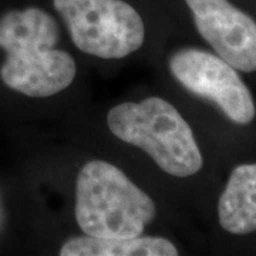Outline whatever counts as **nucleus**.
<instances>
[{"label":"nucleus","instance_id":"obj_3","mask_svg":"<svg viewBox=\"0 0 256 256\" xmlns=\"http://www.w3.org/2000/svg\"><path fill=\"white\" fill-rule=\"evenodd\" d=\"M116 137L144 150L166 174L185 178L201 171L202 156L188 122L174 106L160 97L122 102L107 114Z\"/></svg>","mask_w":256,"mask_h":256},{"label":"nucleus","instance_id":"obj_1","mask_svg":"<svg viewBox=\"0 0 256 256\" xmlns=\"http://www.w3.org/2000/svg\"><path fill=\"white\" fill-rule=\"evenodd\" d=\"M57 22L44 10H12L0 18V48L6 60L0 78L9 88L28 97H50L66 90L76 77V62L57 50Z\"/></svg>","mask_w":256,"mask_h":256},{"label":"nucleus","instance_id":"obj_4","mask_svg":"<svg viewBox=\"0 0 256 256\" xmlns=\"http://www.w3.org/2000/svg\"><path fill=\"white\" fill-rule=\"evenodd\" d=\"M74 46L100 58H122L146 38L144 22L124 0H53Z\"/></svg>","mask_w":256,"mask_h":256},{"label":"nucleus","instance_id":"obj_5","mask_svg":"<svg viewBox=\"0 0 256 256\" xmlns=\"http://www.w3.org/2000/svg\"><path fill=\"white\" fill-rule=\"evenodd\" d=\"M170 70L188 92L215 102L234 122L246 126L256 116L255 101L245 82L220 56L200 48H181L170 58Z\"/></svg>","mask_w":256,"mask_h":256},{"label":"nucleus","instance_id":"obj_7","mask_svg":"<svg viewBox=\"0 0 256 256\" xmlns=\"http://www.w3.org/2000/svg\"><path fill=\"white\" fill-rule=\"evenodd\" d=\"M220 224L234 235L256 230V164L236 166L218 202Z\"/></svg>","mask_w":256,"mask_h":256},{"label":"nucleus","instance_id":"obj_2","mask_svg":"<svg viewBox=\"0 0 256 256\" xmlns=\"http://www.w3.org/2000/svg\"><path fill=\"white\" fill-rule=\"evenodd\" d=\"M76 220L96 238H134L156 216V204L116 165L92 160L76 182Z\"/></svg>","mask_w":256,"mask_h":256},{"label":"nucleus","instance_id":"obj_6","mask_svg":"<svg viewBox=\"0 0 256 256\" xmlns=\"http://www.w3.org/2000/svg\"><path fill=\"white\" fill-rule=\"evenodd\" d=\"M195 28L234 68L256 72V22L228 0H185Z\"/></svg>","mask_w":256,"mask_h":256},{"label":"nucleus","instance_id":"obj_8","mask_svg":"<svg viewBox=\"0 0 256 256\" xmlns=\"http://www.w3.org/2000/svg\"><path fill=\"white\" fill-rule=\"evenodd\" d=\"M178 250L168 239L158 236L134 238H70L60 249V256H176Z\"/></svg>","mask_w":256,"mask_h":256}]
</instances>
